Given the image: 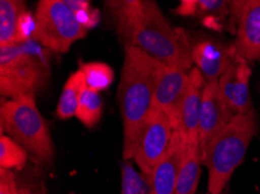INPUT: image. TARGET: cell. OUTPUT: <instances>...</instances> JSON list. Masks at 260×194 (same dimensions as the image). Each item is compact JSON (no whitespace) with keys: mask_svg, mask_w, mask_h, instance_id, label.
<instances>
[{"mask_svg":"<svg viewBox=\"0 0 260 194\" xmlns=\"http://www.w3.org/2000/svg\"><path fill=\"white\" fill-rule=\"evenodd\" d=\"M232 2L225 0H183L175 10L183 17L199 18L211 29H222V22L231 15Z\"/></svg>","mask_w":260,"mask_h":194,"instance_id":"15","label":"cell"},{"mask_svg":"<svg viewBox=\"0 0 260 194\" xmlns=\"http://www.w3.org/2000/svg\"><path fill=\"white\" fill-rule=\"evenodd\" d=\"M235 117L224 100L218 81L207 83L203 91L199 124V142L202 151L209 142L225 128Z\"/></svg>","mask_w":260,"mask_h":194,"instance_id":"9","label":"cell"},{"mask_svg":"<svg viewBox=\"0 0 260 194\" xmlns=\"http://www.w3.org/2000/svg\"><path fill=\"white\" fill-rule=\"evenodd\" d=\"M27 151L22 146L12 140L10 136L2 134L0 136V166L6 170L20 171L27 163Z\"/></svg>","mask_w":260,"mask_h":194,"instance_id":"22","label":"cell"},{"mask_svg":"<svg viewBox=\"0 0 260 194\" xmlns=\"http://www.w3.org/2000/svg\"><path fill=\"white\" fill-rule=\"evenodd\" d=\"M85 88V77L81 70L75 71L70 74L62 90L56 107V115L58 119L67 120V119L76 117L78 101Z\"/></svg>","mask_w":260,"mask_h":194,"instance_id":"18","label":"cell"},{"mask_svg":"<svg viewBox=\"0 0 260 194\" xmlns=\"http://www.w3.org/2000/svg\"><path fill=\"white\" fill-rule=\"evenodd\" d=\"M206 194H209V193L207 192ZM222 194H230V191H229V188H228V187H226V188H225V191H224V192H223Z\"/></svg>","mask_w":260,"mask_h":194,"instance_id":"26","label":"cell"},{"mask_svg":"<svg viewBox=\"0 0 260 194\" xmlns=\"http://www.w3.org/2000/svg\"><path fill=\"white\" fill-rule=\"evenodd\" d=\"M67 5L74 11V13H77L84 9H88L89 6H91V4L86 0H64Z\"/></svg>","mask_w":260,"mask_h":194,"instance_id":"25","label":"cell"},{"mask_svg":"<svg viewBox=\"0 0 260 194\" xmlns=\"http://www.w3.org/2000/svg\"><path fill=\"white\" fill-rule=\"evenodd\" d=\"M2 134H7L39 163H50L55 148L49 129L39 112L34 97L9 99L0 109Z\"/></svg>","mask_w":260,"mask_h":194,"instance_id":"5","label":"cell"},{"mask_svg":"<svg viewBox=\"0 0 260 194\" xmlns=\"http://www.w3.org/2000/svg\"><path fill=\"white\" fill-rule=\"evenodd\" d=\"M0 194H38L18 183L11 170L0 169Z\"/></svg>","mask_w":260,"mask_h":194,"instance_id":"23","label":"cell"},{"mask_svg":"<svg viewBox=\"0 0 260 194\" xmlns=\"http://www.w3.org/2000/svg\"><path fill=\"white\" fill-rule=\"evenodd\" d=\"M103 113V100L100 92L85 88L78 101L76 118L88 128H92L100 122Z\"/></svg>","mask_w":260,"mask_h":194,"instance_id":"19","label":"cell"},{"mask_svg":"<svg viewBox=\"0 0 260 194\" xmlns=\"http://www.w3.org/2000/svg\"><path fill=\"white\" fill-rule=\"evenodd\" d=\"M203 164L202 149L200 142L186 143L182 164L180 168L175 194H195L200 183L201 165Z\"/></svg>","mask_w":260,"mask_h":194,"instance_id":"16","label":"cell"},{"mask_svg":"<svg viewBox=\"0 0 260 194\" xmlns=\"http://www.w3.org/2000/svg\"><path fill=\"white\" fill-rule=\"evenodd\" d=\"M34 17L33 40L55 53H67L89 31L81 25L64 0H41L38 3Z\"/></svg>","mask_w":260,"mask_h":194,"instance_id":"6","label":"cell"},{"mask_svg":"<svg viewBox=\"0 0 260 194\" xmlns=\"http://www.w3.org/2000/svg\"><path fill=\"white\" fill-rule=\"evenodd\" d=\"M119 40L171 66L191 70L190 40L182 29L172 27L160 7L152 0L106 2Z\"/></svg>","mask_w":260,"mask_h":194,"instance_id":"1","label":"cell"},{"mask_svg":"<svg viewBox=\"0 0 260 194\" xmlns=\"http://www.w3.org/2000/svg\"><path fill=\"white\" fill-rule=\"evenodd\" d=\"M161 62L136 47H125L118 101L123 118L124 161L132 160L138 134L152 109Z\"/></svg>","mask_w":260,"mask_h":194,"instance_id":"2","label":"cell"},{"mask_svg":"<svg viewBox=\"0 0 260 194\" xmlns=\"http://www.w3.org/2000/svg\"><path fill=\"white\" fill-rule=\"evenodd\" d=\"M50 77L48 49L34 40L0 47V93L18 99L34 97Z\"/></svg>","mask_w":260,"mask_h":194,"instance_id":"4","label":"cell"},{"mask_svg":"<svg viewBox=\"0 0 260 194\" xmlns=\"http://www.w3.org/2000/svg\"><path fill=\"white\" fill-rule=\"evenodd\" d=\"M80 70L84 73L86 88L92 89L97 92L110 88L115 79V72L111 66L103 62L82 63Z\"/></svg>","mask_w":260,"mask_h":194,"instance_id":"21","label":"cell"},{"mask_svg":"<svg viewBox=\"0 0 260 194\" xmlns=\"http://www.w3.org/2000/svg\"><path fill=\"white\" fill-rule=\"evenodd\" d=\"M184 152L186 142L179 134L173 132L172 142L167 152L159 161L151 175L154 194H175Z\"/></svg>","mask_w":260,"mask_h":194,"instance_id":"14","label":"cell"},{"mask_svg":"<svg viewBox=\"0 0 260 194\" xmlns=\"http://www.w3.org/2000/svg\"><path fill=\"white\" fill-rule=\"evenodd\" d=\"M237 54L235 45H224L217 40H202L192 46L191 61L207 83L218 81Z\"/></svg>","mask_w":260,"mask_h":194,"instance_id":"12","label":"cell"},{"mask_svg":"<svg viewBox=\"0 0 260 194\" xmlns=\"http://www.w3.org/2000/svg\"><path fill=\"white\" fill-rule=\"evenodd\" d=\"M75 14H76L81 25L84 26L88 30L96 26L98 21H100V13H98V11L94 10L92 6H89L88 9L82 10Z\"/></svg>","mask_w":260,"mask_h":194,"instance_id":"24","label":"cell"},{"mask_svg":"<svg viewBox=\"0 0 260 194\" xmlns=\"http://www.w3.org/2000/svg\"><path fill=\"white\" fill-rule=\"evenodd\" d=\"M173 128L167 114L151 109L138 134L132 158L140 171L151 176L153 170L171 145Z\"/></svg>","mask_w":260,"mask_h":194,"instance_id":"7","label":"cell"},{"mask_svg":"<svg viewBox=\"0 0 260 194\" xmlns=\"http://www.w3.org/2000/svg\"><path fill=\"white\" fill-rule=\"evenodd\" d=\"M206 85L203 74L194 66L189 72V84L182 101L176 113L169 119L173 132L179 134L186 143L199 141L200 114Z\"/></svg>","mask_w":260,"mask_h":194,"instance_id":"8","label":"cell"},{"mask_svg":"<svg viewBox=\"0 0 260 194\" xmlns=\"http://www.w3.org/2000/svg\"><path fill=\"white\" fill-rule=\"evenodd\" d=\"M252 70L246 59L236 54L234 61L218 79V85L224 100L235 115L251 110L250 78Z\"/></svg>","mask_w":260,"mask_h":194,"instance_id":"10","label":"cell"},{"mask_svg":"<svg viewBox=\"0 0 260 194\" xmlns=\"http://www.w3.org/2000/svg\"><path fill=\"white\" fill-rule=\"evenodd\" d=\"M121 194H154L151 176L137 171L128 161L120 163Z\"/></svg>","mask_w":260,"mask_h":194,"instance_id":"20","label":"cell"},{"mask_svg":"<svg viewBox=\"0 0 260 194\" xmlns=\"http://www.w3.org/2000/svg\"><path fill=\"white\" fill-rule=\"evenodd\" d=\"M189 72L190 70L161 63L152 108L167 114L169 119L174 115L187 91Z\"/></svg>","mask_w":260,"mask_h":194,"instance_id":"11","label":"cell"},{"mask_svg":"<svg viewBox=\"0 0 260 194\" xmlns=\"http://www.w3.org/2000/svg\"><path fill=\"white\" fill-rule=\"evenodd\" d=\"M235 47L239 56L247 62H260V0L244 2Z\"/></svg>","mask_w":260,"mask_h":194,"instance_id":"13","label":"cell"},{"mask_svg":"<svg viewBox=\"0 0 260 194\" xmlns=\"http://www.w3.org/2000/svg\"><path fill=\"white\" fill-rule=\"evenodd\" d=\"M26 11V4L20 0L0 2V47L17 45L19 20Z\"/></svg>","mask_w":260,"mask_h":194,"instance_id":"17","label":"cell"},{"mask_svg":"<svg viewBox=\"0 0 260 194\" xmlns=\"http://www.w3.org/2000/svg\"><path fill=\"white\" fill-rule=\"evenodd\" d=\"M255 110L236 115L203 149V164L208 169V193L222 194L236 169L243 163L252 140L258 133Z\"/></svg>","mask_w":260,"mask_h":194,"instance_id":"3","label":"cell"}]
</instances>
